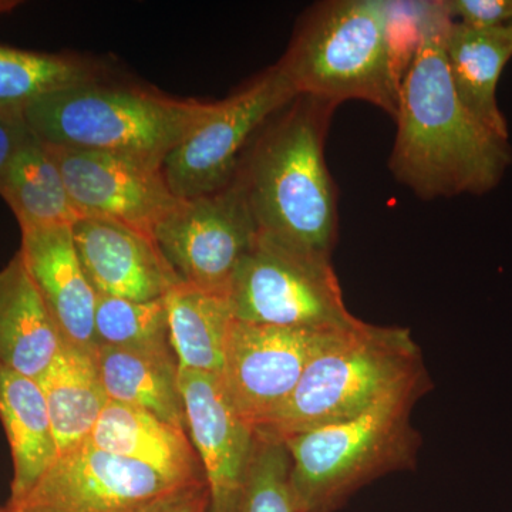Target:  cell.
<instances>
[{"label": "cell", "instance_id": "cell-16", "mask_svg": "<svg viewBox=\"0 0 512 512\" xmlns=\"http://www.w3.org/2000/svg\"><path fill=\"white\" fill-rule=\"evenodd\" d=\"M87 441L107 453L153 468L171 483L205 481L188 431L136 407L110 400Z\"/></svg>", "mask_w": 512, "mask_h": 512}, {"label": "cell", "instance_id": "cell-3", "mask_svg": "<svg viewBox=\"0 0 512 512\" xmlns=\"http://www.w3.org/2000/svg\"><path fill=\"white\" fill-rule=\"evenodd\" d=\"M392 8L386 0H330L313 6L278 63L296 96L335 106L362 100L394 119L409 63L394 40Z\"/></svg>", "mask_w": 512, "mask_h": 512}, {"label": "cell", "instance_id": "cell-5", "mask_svg": "<svg viewBox=\"0 0 512 512\" xmlns=\"http://www.w3.org/2000/svg\"><path fill=\"white\" fill-rule=\"evenodd\" d=\"M427 376L410 329L363 322L319 353L288 402L254 431L284 441L353 419Z\"/></svg>", "mask_w": 512, "mask_h": 512}, {"label": "cell", "instance_id": "cell-4", "mask_svg": "<svg viewBox=\"0 0 512 512\" xmlns=\"http://www.w3.org/2000/svg\"><path fill=\"white\" fill-rule=\"evenodd\" d=\"M431 389L417 380L353 419L289 437L291 488L298 512H336L377 478L416 466L421 446L414 404Z\"/></svg>", "mask_w": 512, "mask_h": 512}, {"label": "cell", "instance_id": "cell-26", "mask_svg": "<svg viewBox=\"0 0 512 512\" xmlns=\"http://www.w3.org/2000/svg\"><path fill=\"white\" fill-rule=\"evenodd\" d=\"M232 512H298L291 488V457L284 443L255 434L247 476Z\"/></svg>", "mask_w": 512, "mask_h": 512}, {"label": "cell", "instance_id": "cell-23", "mask_svg": "<svg viewBox=\"0 0 512 512\" xmlns=\"http://www.w3.org/2000/svg\"><path fill=\"white\" fill-rule=\"evenodd\" d=\"M0 195L20 229L73 225L80 220L59 167L35 134L0 177Z\"/></svg>", "mask_w": 512, "mask_h": 512}, {"label": "cell", "instance_id": "cell-11", "mask_svg": "<svg viewBox=\"0 0 512 512\" xmlns=\"http://www.w3.org/2000/svg\"><path fill=\"white\" fill-rule=\"evenodd\" d=\"M45 147L80 218L120 222L153 237L158 222L180 201L157 165L106 151Z\"/></svg>", "mask_w": 512, "mask_h": 512}, {"label": "cell", "instance_id": "cell-22", "mask_svg": "<svg viewBox=\"0 0 512 512\" xmlns=\"http://www.w3.org/2000/svg\"><path fill=\"white\" fill-rule=\"evenodd\" d=\"M165 306L178 369L220 376L234 322L228 296L180 282L165 295Z\"/></svg>", "mask_w": 512, "mask_h": 512}, {"label": "cell", "instance_id": "cell-8", "mask_svg": "<svg viewBox=\"0 0 512 512\" xmlns=\"http://www.w3.org/2000/svg\"><path fill=\"white\" fill-rule=\"evenodd\" d=\"M278 64L228 99L215 103L164 160L163 175L178 200H191L227 187L237 174L251 138L296 99Z\"/></svg>", "mask_w": 512, "mask_h": 512}, {"label": "cell", "instance_id": "cell-20", "mask_svg": "<svg viewBox=\"0 0 512 512\" xmlns=\"http://www.w3.org/2000/svg\"><path fill=\"white\" fill-rule=\"evenodd\" d=\"M94 352L63 342L53 362L36 379L45 397L59 456L89 440L110 402Z\"/></svg>", "mask_w": 512, "mask_h": 512}, {"label": "cell", "instance_id": "cell-25", "mask_svg": "<svg viewBox=\"0 0 512 512\" xmlns=\"http://www.w3.org/2000/svg\"><path fill=\"white\" fill-rule=\"evenodd\" d=\"M94 336L97 346L174 355L165 296L148 302L97 296Z\"/></svg>", "mask_w": 512, "mask_h": 512}, {"label": "cell", "instance_id": "cell-10", "mask_svg": "<svg viewBox=\"0 0 512 512\" xmlns=\"http://www.w3.org/2000/svg\"><path fill=\"white\" fill-rule=\"evenodd\" d=\"M350 330L279 328L234 319L220 380L235 412L252 430L271 419L309 363Z\"/></svg>", "mask_w": 512, "mask_h": 512}, {"label": "cell", "instance_id": "cell-27", "mask_svg": "<svg viewBox=\"0 0 512 512\" xmlns=\"http://www.w3.org/2000/svg\"><path fill=\"white\" fill-rule=\"evenodd\" d=\"M453 22L473 29H495L512 22V0H443Z\"/></svg>", "mask_w": 512, "mask_h": 512}, {"label": "cell", "instance_id": "cell-13", "mask_svg": "<svg viewBox=\"0 0 512 512\" xmlns=\"http://www.w3.org/2000/svg\"><path fill=\"white\" fill-rule=\"evenodd\" d=\"M188 436L200 458L210 512H232L254 451L255 431L235 412L220 376L180 370Z\"/></svg>", "mask_w": 512, "mask_h": 512}, {"label": "cell", "instance_id": "cell-9", "mask_svg": "<svg viewBox=\"0 0 512 512\" xmlns=\"http://www.w3.org/2000/svg\"><path fill=\"white\" fill-rule=\"evenodd\" d=\"M259 229L238 181L212 194L180 200L153 238L183 284L228 296L229 285Z\"/></svg>", "mask_w": 512, "mask_h": 512}, {"label": "cell", "instance_id": "cell-18", "mask_svg": "<svg viewBox=\"0 0 512 512\" xmlns=\"http://www.w3.org/2000/svg\"><path fill=\"white\" fill-rule=\"evenodd\" d=\"M444 55L458 99L495 136L508 140V126L497 101V86L512 59V25L473 29L451 22Z\"/></svg>", "mask_w": 512, "mask_h": 512}, {"label": "cell", "instance_id": "cell-7", "mask_svg": "<svg viewBox=\"0 0 512 512\" xmlns=\"http://www.w3.org/2000/svg\"><path fill=\"white\" fill-rule=\"evenodd\" d=\"M228 301L234 319L258 325L349 330L362 323L346 308L329 256L261 234L235 271Z\"/></svg>", "mask_w": 512, "mask_h": 512}, {"label": "cell", "instance_id": "cell-12", "mask_svg": "<svg viewBox=\"0 0 512 512\" xmlns=\"http://www.w3.org/2000/svg\"><path fill=\"white\" fill-rule=\"evenodd\" d=\"M178 484L92 443L57 456L30 493L5 512H134Z\"/></svg>", "mask_w": 512, "mask_h": 512}, {"label": "cell", "instance_id": "cell-14", "mask_svg": "<svg viewBox=\"0 0 512 512\" xmlns=\"http://www.w3.org/2000/svg\"><path fill=\"white\" fill-rule=\"evenodd\" d=\"M72 228L84 275L97 296L156 301L180 284L150 235L101 218H80Z\"/></svg>", "mask_w": 512, "mask_h": 512}, {"label": "cell", "instance_id": "cell-2", "mask_svg": "<svg viewBox=\"0 0 512 512\" xmlns=\"http://www.w3.org/2000/svg\"><path fill=\"white\" fill-rule=\"evenodd\" d=\"M336 107L296 97L256 138L234 177L259 234L329 258L338 238V194L325 141Z\"/></svg>", "mask_w": 512, "mask_h": 512}, {"label": "cell", "instance_id": "cell-24", "mask_svg": "<svg viewBox=\"0 0 512 512\" xmlns=\"http://www.w3.org/2000/svg\"><path fill=\"white\" fill-rule=\"evenodd\" d=\"M96 79L89 64L73 57L0 45V106L25 109L47 93Z\"/></svg>", "mask_w": 512, "mask_h": 512}, {"label": "cell", "instance_id": "cell-15", "mask_svg": "<svg viewBox=\"0 0 512 512\" xmlns=\"http://www.w3.org/2000/svg\"><path fill=\"white\" fill-rule=\"evenodd\" d=\"M72 227L20 229L19 255L63 342L94 352L97 295L84 275Z\"/></svg>", "mask_w": 512, "mask_h": 512}, {"label": "cell", "instance_id": "cell-6", "mask_svg": "<svg viewBox=\"0 0 512 512\" xmlns=\"http://www.w3.org/2000/svg\"><path fill=\"white\" fill-rule=\"evenodd\" d=\"M214 107L93 80L37 97L23 114L30 131L49 146L106 151L163 168Z\"/></svg>", "mask_w": 512, "mask_h": 512}, {"label": "cell", "instance_id": "cell-21", "mask_svg": "<svg viewBox=\"0 0 512 512\" xmlns=\"http://www.w3.org/2000/svg\"><path fill=\"white\" fill-rule=\"evenodd\" d=\"M94 356L111 402L144 410L188 431L177 357L109 346H97Z\"/></svg>", "mask_w": 512, "mask_h": 512}, {"label": "cell", "instance_id": "cell-1", "mask_svg": "<svg viewBox=\"0 0 512 512\" xmlns=\"http://www.w3.org/2000/svg\"><path fill=\"white\" fill-rule=\"evenodd\" d=\"M453 20L443 0L420 3L419 42L400 84L390 170L423 200L494 190L512 163L505 138L458 99L444 55Z\"/></svg>", "mask_w": 512, "mask_h": 512}, {"label": "cell", "instance_id": "cell-30", "mask_svg": "<svg viewBox=\"0 0 512 512\" xmlns=\"http://www.w3.org/2000/svg\"><path fill=\"white\" fill-rule=\"evenodd\" d=\"M0 512H5V508L0 507Z\"/></svg>", "mask_w": 512, "mask_h": 512}, {"label": "cell", "instance_id": "cell-17", "mask_svg": "<svg viewBox=\"0 0 512 512\" xmlns=\"http://www.w3.org/2000/svg\"><path fill=\"white\" fill-rule=\"evenodd\" d=\"M63 339L19 252L0 269V367L37 379Z\"/></svg>", "mask_w": 512, "mask_h": 512}, {"label": "cell", "instance_id": "cell-29", "mask_svg": "<svg viewBox=\"0 0 512 512\" xmlns=\"http://www.w3.org/2000/svg\"><path fill=\"white\" fill-rule=\"evenodd\" d=\"M32 136L22 109L0 106V177Z\"/></svg>", "mask_w": 512, "mask_h": 512}, {"label": "cell", "instance_id": "cell-31", "mask_svg": "<svg viewBox=\"0 0 512 512\" xmlns=\"http://www.w3.org/2000/svg\"><path fill=\"white\" fill-rule=\"evenodd\" d=\"M510 25H512V22L510 23Z\"/></svg>", "mask_w": 512, "mask_h": 512}, {"label": "cell", "instance_id": "cell-28", "mask_svg": "<svg viewBox=\"0 0 512 512\" xmlns=\"http://www.w3.org/2000/svg\"><path fill=\"white\" fill-rule=\"evenodd\" d=\"M211 497L207 481L178 485L158 495L134 512H210Z\"/></svg>", "mask_w": 512, "mask_h": 512}, {"label": "cell", "instance_id": "cell-32", "mask_svg": "<svg viewBox=\"0 0 512 512\" xmlns=\"http://www.w3.org/2000/svg\"><path fill=\"white\" fill-rule=\"evenodd\" d=\"M3 508H5V507H3Z\"/></svg>", "mask_w": 512, "mask_h": 512}, {"label": "cell", "instance_id": "cell-19", "mask_svg": "<svg viewBox=\"0 0 512 512\" xmlns=\"http://www.w3.org/2000/svg\"><path fill=\"white\" fill-rule=\"evenodd\" d=\"M0 421L13 461L10 507L30 493L59 456L45 397L36 379L0 367Z\"/></svg>", "mask_w": 512, "mask_h": 512}]
</instances>
